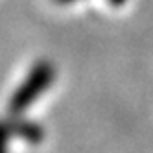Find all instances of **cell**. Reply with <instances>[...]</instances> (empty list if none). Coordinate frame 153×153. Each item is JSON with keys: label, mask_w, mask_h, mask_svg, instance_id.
<instances>
[{"label": "cell", "mask_w": 153, "mask_h": 153, "mask_svg": "<svg viewBox=\"0 0 153 153\" xmlns=\"http://www.w3.org/2000/svg\"><path fill=\"white\" fill-rule=\"evenodd\" d=\"M53 2H57V4H72V2H76V0H53Z\"/></svg>", "instance_id": "cell-4"}, {"label": "cell", "mask_w": 153, "mask_h": 153, "mask_svg": "<svg viewBox=\"0 0 153 153\" xmlns=\"http://www.w3.org/2000/svg\"><path fill=\"white\" fill-rule=\"evenodd\" d=\"M7 127L0 124V153H6V142H7Z\"/></svg>", "instance_id": "cell-2"}, {"label": "cell", "mask_w": 153, "mask_h": 153, "mask_svg": "<svg viewBox=\"0 0 153 153\" xmlns=\"http://www.w3.org/2000/svg\"><path fill=\"white\" fill-rule=\"evenodd\" d=\"M109 4H113V6H122V4H126L127 0H107Z\"/></svg>", "instance_id": "cell-3"}, {"label": "cell", "mask_w": 153, "mask_h": 153, "mask_svg": "<svg viewBox=\"0 0 153 153\" xmlns=\"http://www.w3.org/2000/svg\"><path fill=\"white\" fill-rule=\"evenodd\" d=\"M53 68L48 61H39L33 68L30 70L28 78L24 79V83L15 91V94L11 96L9 102V111L13 114H20L22 111L33 103L37 98L48 89V85L53 79Z\"/></svg>", "instance_id": "cell-1"}]
</instances>
